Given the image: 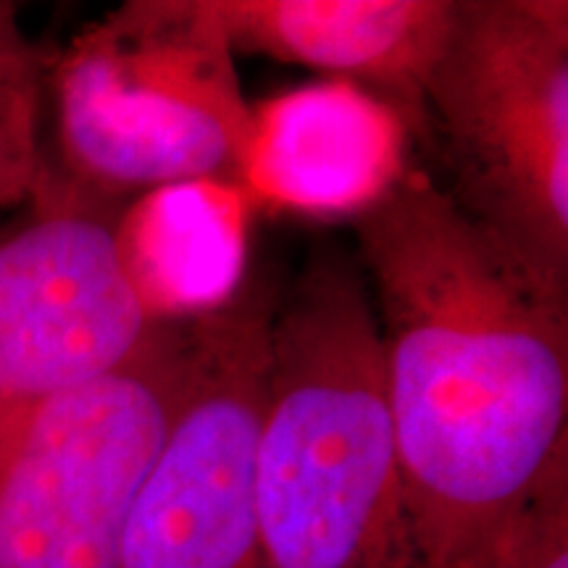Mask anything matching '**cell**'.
<instances>
[{
  "label": "cell",
  "instance_id": "cell-1",
  "mask_svg": "<svg viewBox=\"0 0 568 568\" xmlns=\"http://www.w3.org/2000/svg\"><path fill=\"white\" fill-rule=\"evenodd\" d=\"M351 222L418 568H466L568 453V284L418 172Z\"/></svg>",
  "mask_w": 568,
  "mask_h": 568
},
{
  "label": "cell",
  "instance_id": "cell-2",
  "mask_svg": "<svg viewBox=\"0 0 568 568\" xmlns=\"http://www.w3.org/2000/svg\"><path fill=\"white\" fill-rule=\"evenodd\" d=\"M255 514L266 568H418L372 290L337 251L268 326Z\"/></svg>",
  "mask_w": 568,
  "mask_h": 568
},
{
  "label": "cell",
  "instance_id": "cell-3",
  "mask_svg": "<svg viewBox=\"0 0 568 568\" xmlns=\"http://www.w3.org/2000/svg\"><path fill=\"white\" fill-rule=\"evenodd\" d=\"M61 180L119 203L182 182L245 193L253 140L234 51L211 0H130L53 69Z\"/></svg>",
  "mask_w": 568,
  "mask_h": 568
},
{
  "label": "cell",
  "instance_id": "cell-4",
  "mask_svg": "<svg viewBox=\"0 0 568 568\" xmlns=\"http://www.w3.org/2000/svg\"><path fill=\"white\" fill-rule=\"evenodd\" d=\"M424 103L453 201L568 284V6L458 0Z\"/></svg>",
  "mask_w": 568,
  "mask_h": 568
},
{
  "label": "cell",
  "instance_id": "cell-5",
  "mask_svg": "<svg viewBox=\"0 0 568 568\" xmlns=\"http://www.w3.org/2000/svg\"><path fill=\"white\" fill-rule=\"evenodd\" d=\"M187 322H155L122 366L0 443V568H119L132 500L187 376Z\"/></svg>",
  "mask_w": 568,
  "mask_h": 568
},
{
  "label": "cell",
  "instance_id": "cell-6",
  "mask_svg": "<svg viewBox=\"0 0 568 568\" xmlns=\"http://www.w3.org/2000/svg\"><path fill=\"white\" fill-rule=\"evenodd\" d=\"M272 305L240 295L190 322L174 416L134 495L119 568H266L255 514Z\"/></svg>",
  "mask_w": 568,
  "mask_h": 568
},
{
  "label": "cell",
  "instance_id": "cell-7",
  "mask_svg": "<svg viewBox=\"0 0 568 568\" xmlns=\"http://www.w3.org/2000/svg\"><path fill=\"white\" fill-rule=\"evenodd\" d=\"M34 216L0 240V443L142 345L148 318L116 245L119 203L48 169Z\"/></svg>",
  "mask_w": 568,
  "mask_h": 568
},
{
  "label": "cell",
  "instance_id": "cell-8",
  "mask_svg": "<svg viewBox=\"0 0 568 568\" xmlns=\"http://www.w3.org/2000/svg\"><path fill=\"white\" fill-rule=\"evenodd\" d=\"M234 53L303 63L366 90L429 132L424 90L458 0H211Z\"/></svg>",
  "mask_w": 568,
  "mask_h": 568
},
{
  "label": "cell",
  "instance_id": "cell-9",
  "mask_svg": "<svg viewBox=\"0 0 568 568\" xmlns=\"http://www.w3.org/2000/svg\"><path fill=\"white\" fill-rule=\"evenodd\" d=\"M408 130L366 90L332 80L253 109L245 195L311 216H358L408 174Z\"/></svg>",
  "mask_w": 568,
  "mask_h": 568
},
{
  "label": "cell",
  "instance_id": "cell-10",
  "mask_svg": "<svg viewBox=\"0 0 568 568\" xmlns=\"http://www.w3.org/2000/svg\"><path fill=\"white\" fill-rule=\"evenodd\" d=\"M247 201L234 184L182 182L122 209L119 255L151 322H187L237 295L245 280Z\"/></svg>",
  "mask_w": 568,
  "mask_h": 568
},
{
  "label": "cell",
  "instance_id": "cell-11",
  "mask_svg": "<svg viewBox=\"0 0 568 568\" xmlns=\"http://www.w3.org/2000/svg\"><path fill=\"white\" fill-rule=\"evenodd\" d=\"M45 67L19 24L17 3L0 0V205L34 197L48 166L40 151Z\"/></svg>",
  "mask_w": 568,
  "mask_h": 568
},
{
  "label": "cell",
  "instance_id": "cell-12",
  "mask_svg": "<svg viewBox=\"0 0 568 568\" xmlns=\"http://www.w3.org/2000/svg\"><path fill=\"white\" fill-rule=\"evenodd\" d=\"M466 568H568V453L552 460Z\"/></svg>",
  "mask_w": 568,
  "mask_h": 568
}]
</instances>
